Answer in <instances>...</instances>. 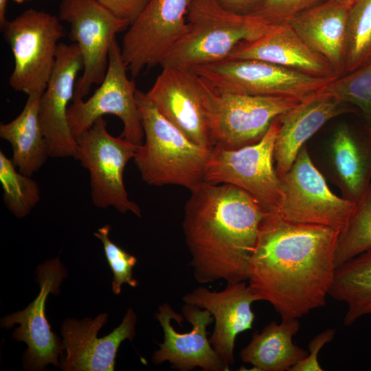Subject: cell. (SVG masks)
I'll list each match as a JSON object with an SVG mask.
<instances>
[{"label":"cell","mask_w":371,"mask_h":371,"mask_svg":"<svg viewBox=\"0 0 371 371\" xmlns=\"http://www.w3.org/2000/svg\"><path fill=\"white\" fill-rule=\"evenodd\" d=\"M339 230L288 221L273 211L260 224L248 284L282 320L323 307L333 281Z\"/></svg>","instance_id":"1"},{"label":"cell","mask_w":371,"mask_h":371,"mask_svg":"<svg viewBox=\"0 0 371 371\" xmlns=\"http://www.w3.org/2000/svg\"><path fill=\"white\" fill-rule=\"evenodd\" d=\"M190 192L182 227L194 279L200 284L247 281L259 228L268 212L234 185L204 181Z\"/></svg>","instance_id":"2"},{"label":"cell","mask_w":371,"mask_h":371,"mask_svg":"<svg viewBox=\"0 0 371 371\" xmlns=\"http://www.w3.org/2000/svg\"><path fill=\"white\" fill-rule=\"evenodd\" d=\"M145 141L133 161L142 180L154 186L176 185L190 191L205 181L210 151L190 140L166 120L148 98L136 91Z\"/></svg>","instance_id":"3"},{"label":"cell","mask_w":371,"mask_h":371,"mask_svg":"<svg viewBox=\"0 0 371 371\" xmlns=\"http://www.w3.org/2000/svg\"><path fill=\"white\" fill-rule=\"evenodd\" d=\"M188 30L160 66L193 69L229 58L242 43L256 41L274 25L257 17L229 11L216 0H192Z\"/></svg>","instance_id":"4"},{"label":"cell","mask_w":371,"mask_h":371,"mask_svg":"<svg viewBox=\"0 0 371 371\" xmlns=\"http://www.w3.org/2000/svg\"><path fill=\"white\" fill-rule=\"evenodd\" d=\"M1 29L14 60L10 85L27 95L43 93L56 64L58 41L64 36L59 18L27 9Z\"/></svg>","instance_id":"5"},{"label":"cell","mask_w":371,"mask_h":371,"mask_svg":"<svg viewBox=\"0 0 371 371\" xmlns=\"http://www.w3.org/2000/svg\"><path fill=\"white\" fill-rule=\"evenodd\" d=\"M280 196L273 210L294 223L324 225L341 231L357 203L335 194L314 164L306 144L290 169L279 176Z\"/></svg>","instance_id":"6"},{"label":"cell","mask_w":371,"mask_h":371,"mask_svg":"<svg viewBox=\"0 0 371 371\" xmlns=\"http://www.w3.org/2000/svg\"><path fill=\"white\" fill-rule=\"evenodd\" d=\"M76 141L74 159L89 172L93 205L102 209L113 207L122 214L131 212L141 217V209L129 199L123 179L126 165L133 159L139 145L111 135L103 117Z\"/></svg>","instance_id":"7"},{"label":"cell","mask_w":371,"mask_h":371,"mask_svg":"<svg viewBox=\"0 0 371 371\" xmlns=\"http://www.w3.org/2000/svg\"><path fill=\"white\" fill-rule=\"evenodd\" d=\"M193 69L218 93L304 100L333 80L254 59L227 58Z\"/></svg>","instance_id":"8"},{"label":"cell","mask_w":371,"mask_h":371,"mask_svg":"<svg viewBox=\"0 0 371 371\" xmlns=\"http://www.w3.org/2000/svg\"><path fill=\"white\" fill-rule=\"evenodd\" d=\"M146 95L190 140L207 150L213 148V90L193 69L163 67Z\"/></svg>","instance_id":"9"},{"label":"cell","mask_w":371,"mask_h":371,"mask_svg":"<svg viewBox=\"0 0 371 371\" xmlns=\"http://www.w3.org/2000/svg\"><path fill=\"white\" fill-rule=\"evenodd\" d=\"M127 71L121 47L115 39L109 49L106 73L100 87L86 101L74 91L67 110V121L75 139L89 129L98 118L111 114L123 123L120 137L137 145L143 143L144 133L135 97L137 89Z\"/></svg>","instance_id":"10"},{"label":"cell","mask_w":371,"mask_h":371,"mask_svg":"<svg viewBox=\"0 0 371 371\" xmlns=\"http://www.w3.org/2000/svg\"><path fill=\"white\" fill-rule=\"evenodd\" d=\"M279 124L278 117L256 144L234 150L214 146L207 162L205 181L239 187L254 196L266 211L274 210L280 196L273 157Z\"/></svg>","instance_id":"11"},{"label":"cell","mask_w":371,"mask_h":371,"mask_svg":"<svg viewBox=\"0 0 371 371\" xmlns=\"http://www.w3.org/2000/svg\"><path fill=\"white\" fill-rule=\"evenodd\" d=\"M59 19L70 25V39L80 50L83 73L76 81L75 91L87 95L93 85L103 81L109 64V53L115 35L130 23L116 16L98 0H62Z\"/></svg>","instance_id":"12"},{"label":"cell","mask_w":371,"mask_h":371,"mask_svg":"<svg viewBox=\"0 0 371 371\" xmlns=\"http://www.w3.org/2000/svg\"><path fill=\"white\" fill-rule=\"evenodd\" d=\"M192 0H150L126 32L121 52L133 78L145 68L161 65L188 30Z\"/></svg>","instance_id":"13"},{"label":"cell","mask_w":371,"mask_h":371,"mask_svg":"<svg viewBox=\"0 0 371 371\" xmlns=\"http://www.w3.org/2000/svg\"><path fill=\"white\" fill-rule=\"evenodd\" d=\"M183 316L168 303L159 306L155 313L164 332V341L152 356L155 365L165 361L181 371L199 367L204 371H228L227 365L216 352L209 339L207 327L214 319L206 309L185 304Z\"/></svg>","instance_id":"14"},{"label":"cell","mask_w":371,"mask_h":371,"mask_svg":"<svg viewBox=\"0 0 371 371\" xmlns=\"http://www.w3.org/2000/svg\"><path fill=\"white\" fill-rule=\"evenodd\" d=\"M302 100L289 97L218 93L213 91L214 147L234 150L259 142L276 118Z\"/></svg>","instance_id":"15"},{"label":"cell","mask_w":371,"mask_h":371,"mask_svg":"<svg viewBox=\"0 0 371 371\" xmlns=\"http://www.w3.org/2000/svg\"><path fill=\"white\" fill-rule=\"evenodd\" d=\"M36 275L41 288L36 298L23 311L2 318L1 324L8 328L20 324L12 337L27 345L23 355L24 367L26 370H42L50 363L58 366V357L64 350L59 337L51 330L45 316V302L49 293L58 295L67 271L56 258L39 265Z\"/></svg>","instance_id":"16"},{"label":"cell","mask_w":371,"mask_h":371,"mask_svg":"<svg viewBox=\"0 0 371 371\" xmlns=\"http://www.w3.org/2000/svg\"><path fill=\"white\" fill-rule=\"evenodd\" d=\"M322 148L321 172L343 198L358 203L371 184V126L361 115L355 123L341 122Z\"/></svg>","instance_id":"17"},{"label":"cell","mask_w":371,"mask_h":371,"mask_svg":"<svg viewBox=\"0 0 371 371\" xmlns=\"http://www.w3.org/2000/svg\"><path fill=\"white\" fill-rule=\"evenodd\" d=\"M83 69L80 50L76 43H60L56 64L39 104V120L49 157L75 158L76 141L67 121L69 102L72 100L76 79Z\"/></svg>","instance_id":"18"},{"label":"cell","mask_w":371,"mask_h":371,"mask_svg":"<svg viewBox=\"0 0 371 371\" xmlns=\"http://www.w3.org/2000/svg\"><path fill=\"white\" fill-rule=\"evenodd\" d=\"M108 314L82 320L68 318L61 326L62 344L66 356L61 359L64 371H112L121 343L135 337L137 315L129 308L121 324L111 333L98 338V333L107 320Z\"/></svg>","instance_id":"19"},{"label":"cell","mask_w":371,"mask_h":371,"mask_svg":"<svg viewBox=\"0 0 371 371\" xmlns=\"http://www.w3.org/2000/svg\"><path fill=\"white\" fill-rule=\"evenodd\" d=\"M184 304L206 309L215 322L210 342L221 359L229 366L234 363V347L238 334L253 328L254 302L260 301L245 281L227 283L220 291L199 286L182 297Z\"/></svg>","instance_id":"20"},{"label":"cell","mask_w":371,"mask_h":371,"mask_svg":"<svg viewBox=\"0 0 371 371\" xmlns=\"http://www.w3.org/2000/svg\"><path fill=\"white\" fill-rule=\"evenodd\" d=\"M350 113L361 114L352 105L319 90L279 116L273 151L278 177L290 169L302 147L324 125L334 118Z\"/></svg>","instance_id":"21"},{"label":"cell","mask_w":371,"mask_h":371,"mask_svg":"<svg viewBox=\"0 0 371 371\" xmlns=\"http://www.w3.org/2000/svg\"><path fill=\"white\" fill-rule=\"evenodd\" d=\"M228 58L262 60L318 78L339 77L330 64L289 23L274 25L260 38L240 43Z\"/></svg>","instance_id":"22"},{"label":"cell","mask_w":371,"mask_h":371,"mask_svg":"<svg viewBox=\"0 0 371 371\" xmlns=\"http://www.w3.org/2000/svg\"><path fill=\"white\" fill-rule=\"evenodd\" d=\"M349 8L336 0H328L289 23L310 47L330 64L339 77L346 74Z\"/></svg>","instance_id":"23"},{"label":"cell","mask_w":371,"mask_h":371,"mask_svg":"<svg viewBox=\"0 0 371 371\" xmlns=\"http://www.w3.org/2000/svg\"><path fill=\"white\" fill-rule=\"evenodd\" d=\"M300 328L298 319L271 322L260 333H253L250 342L240 352L241 360L254 370L290 371L308 355L293 341Z\"/></svg>","instance_id":"24"},{"label":"cell","mask_w":371,"mask_h":371,"mask_svg":"<svg viewBox=\"0 0 371 371\" xmlns=\"http://www.w3.org/2000/svg\"><path fill=\"white\" fill-rule=\"evenodd\" d=\"M42 94L28 95L21 113L11 122L0 124V137L12 146L13 164L19 172L30 177L49 157L39 120Z\"/></svg>","instance_id":"25"},{"label":"cell","mask_w":371,"mask_h":371,"mask_svg":"<svg viewBox=\"0 0 371 371\" xmlns=\"http://www.w3.org/2000/svg\"><path fill=\"white\" fill-rule=\"evenodd\" d=\"M328 295L347 304L346 326L371 315V248L337 267Z\"/></svg>","instance_id":"26"},{"label":"cell","mask_w":371,"mask_h":371,"mask_svg":"<svg viewBox=\"0 0 371 371\" xmlns=\"http://www.w3.org/2000/svg\"><path fill=\"white\" fill-rule=\"evenodd\" d=\"M371 63V0H357L347 20L346 74ZM345 75V74H344Z\"/></svg>","instance_id":"27"},{"label":"cell","mask_w":371,"mask_h":371,"mask_svg":"<svg viewBox=\"0 0 371 371\" xmlns=\"http://www.w3.org/2000/svg\"><path fill=\"white\" fill-rule=\"evenodd\" d=\"M371 248V184L356 204L346 227L339 232L335 265L339 266Z\"/></svg>","instance_id":"28"},{"label":"cell","mask_w":371,"mask_h":371,"mask_svg":"<svg viewBox=\"0 0 371 371\" xmlns=\"http://www.w3.org/2000/svg\"><path fill=\"white\" fill-rule=\"evenodd\" d=\"M0 181L7 208L18 218L28 215L41 199L38 183L16 169L12 159L0 151Z\"/></svg>","instance_id":"29"},{"label":"cell","mask_w":371,"mask_h":371,"mask_svg":"<svg viewBox=\"0 0 371 371\" xmlns=\"http://www.w3.org/2000/svg\"><path fill=\"white\" fill-rule=\"evenodd\" d=\"M320 91L356 107L371 126V63L337 78Z\"/></svg>","instance_id":"30"},{"label":"cell","mask_w":371,"mask_h":371,"mask_svg":"<svg viewBox=\"0 0 371 371\" xmlns=\"http://www.w3.org/2000/svg\"><path fill=\"white\" fill-rule=\"evenodd\" d=\"M110 230L111 226L105 225L93 235L103 245L106 260L113 274L112 291L119 295L123 284L127 283L132 287L137 285V280L133 276V268L137 263V258L110 240Z\"/></svg>","instance_id":"31"},{"label":"cell","mask_w":371,"mask_h":371,"mask_svg":"<svg viewBox=\"0 0 371 371\" xmlns=\"http://www.w3.org/2000/svg\"><path fill=\"white\" fill-rule=\"evenodd\" d=\"M328 0H264L250 14L270 25L289 23Z\"/></svg>","instance_id":"32"},{"label":"cell","mask_w":371,"mask_h":371,"mask_svg":"<svg viewBox=\"0 0 371 371\" xmlns=\"http://www.w3.org/2000/svg\"><path fill=\"white\" fill-rule=\"evenodd\" d=\"M335 335V330L328 328L315 336L308 343L307 356L295 364L290 371H322L318 361L320 350L331 341Z\"/></svg>","instance_id":"33"},{"label":"cell","mask_w":371,"mask_h":371,"mask_svg":"<svg viewBox=\"0 0 371 371\" xmlns=\"http://www.w3.org/2000/svg\"><path fill=\"white\" fill-rule=\"evenodd\" d=\"M116 16L128 21L130 25L142 12L150 0H98Z\"/></svg>","instance_id":"34"},{"label":"cell","mask_w":371,"mask_h":371,"mask_svg":"<svg viewBox=\"0 0 371 371\" xmlns=\"http://www.w3.org/2000/svg\"><path fill=\"white\" fill-rule=\"evenodd\" d=\"M225 9L242 14L251 13L264 0H216Z\"/></svg>","instance_id":"35"},{"label":"cell","mask_w":371,"mask_h":371,"mask_svg":"<svg viewBox=\"0 0 371 371\" xmlns=\"http://www.w3.org/2000/svg\"><path fill=\"white\" fill-rule=\"evenodd\" d=\"M8 0H0V25L1 27L8 21L5 17L7 3Z\"/></svg>","instance_id":"36"},{"label":"cell","mask_w":371,"mask_h":371,"mask_svg":"<svg viewBox=\"0 0 371 371\" xmlns=\"http://www.w3.org/2000/svg\"><path fill=\"white\" fill-rule=\"evenodd\" d=\"M336 1L346 5V7L350 8L357 0H336Z\"/></svg>","instance_id":"37"},{"label":"cell","mask_w":371,"mask_h":371,"mask_svg":"<svg viewBox=\"0 0 371 371\" xmlns=\"http://www.w3.org/2000/svg\"><path fill=\"white\" fill-rule=\"evenodd\" d=\"M14 1H15L16 3H22L26 1H30V0H12Z\"/></svg>","instance_id":"38"}]
</instances>
